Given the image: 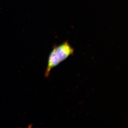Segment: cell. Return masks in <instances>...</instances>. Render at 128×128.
<instances>
[{
  "label": "cell",
  "mask_w": 128,
  "mask_h": 128,
  "mask_svg": "<svg viewBox=\"0 0 128 128\" xmlns=\"http://www.w3.org/2000/svg\"><path fill=\"white\" fill-rule=\"evenodd\" d=\"M52 48L55 50L56 57L61 62L65 60L70 55L73 54L74 50L67 41L58 46L55 45Z\"/></svg>",
  "instance_id": "cell-1"
}]
</instances>
